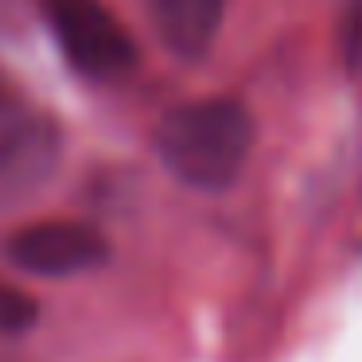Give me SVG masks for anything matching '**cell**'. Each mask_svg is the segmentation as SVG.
I'll list each match as a JSON object with an SVG mask.
<instances>
[{"mask_svg":"<svg viewBox=\"0 0 362 362\" xmlns=\"http://www.w3.org/2000/svg\"><path fill=\"white\" fill-rule=\"evenodd\" d=\"M63 148L55 113L0 82V211L32 203L55 180Z\"/></svg>","mask_w":362,"mask_h":362,"instance_id":"obj_2","label":"cell"},{"mask_svg":"<svg viewBox=\"0 0 362 362\" xmlns=\"http://www.w3.org/2000/svg\"><path fill=\"white\" fill-rule=\"evenodd\" d=\"M51 40L90 82L125 78L136 66V43L105 0H43Z\"/></svg>","mask_w":362,"mask_h":362,"instance_id":"obj_3","label":"cell"},{"mask_svg":"<svg viewBox=\"0 0 362 362\" xmlns=\"http://www.w3.org/2000/svg\"><path fill=\"white\" fill-rule=\"evenodd\" d=\"M230 0H148V24L160 47L180 63H203L226 24Z\"/></svg>","mask_w":362,"mask_h":362,"instance_id":"obj_5","label":"cell"},{"mask_svg":"<svg viewBox=\"0 0 362 362\" xmlns=\"http://www.w3.org/2000/svg\"><path fill=\"white\" fill-rule=\"evenodd\" d=\"M8 261L20 273L66 281V276L94 273L110 261V242L98 226L78 218H43L28 222L12 234Z\"/></svg>","mask_w":362,"mask_h":362,"instance_id":"obj_4","label":"cell"},{"mask_svg":"<svg viewBox=\"0 0 362 362\" xmlns=\"http://www.w3.org/2000/svg\"><path fill=\"white\" fill-rule=\"evenodd\" d=\"M253 113L238 98H191L156 121L152 148L172 180L191 191H226L253 152Z\"/></svg>","mask_w":362,"mask_h":362,"instance_id":"obj_1","label":"cell"},{"mask_svg":"<svg viewBox=\"0 0 362 362\" xmlns=\"http://www.w3.org/2000/svg\"><path fill=\"white\" fill-rule=\"evenodd\" d=\"M40 308H35L32 296H24L12 284H0V335H24L35 323Z\"/></svg>","mask_w":362,"mask_h":362,"instance_id":"obj_6","label":"cell"},{"mask_svg":"<svg viewBox=\"0 0 362 362\" xmlns=\"http://www.w3.org/2000/svg\"><path fill=\"white\" fill-rule=\"evenodd\" d=\"M346 28H351L346 47H351V55H358L362 51V0H346Z\"/></svg>","mask_w":362,"mask_h":362,"instance_id":"obj_7","label":"cell"}]
</instances>
